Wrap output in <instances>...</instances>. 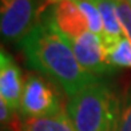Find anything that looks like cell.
Listing matches in <instances>:
<instances>
[{
    "instance_id": "cell-15",
    "label": "cell",
    "mask_w": 131,
    "mask_h": 131,
    "mask_svg": "<svg viewBox=\"0 0 131 131\" xmlns=\"http://www.w3.org/2000/svg\"><path fill=\"white\" fill-rule=\"evenodd\" d=\"M15 63V60L12 59V56L9 55V53H7L4 50L0 48V71H2L3 68L8 67L9 64Z\"/></svg>"
},
{
    "instance_id": "cell-10",
    "label": "cell",
    "mask_w": 131,
    "mask_h": 131,
    "mask_svg": "<svg viewBox=\"0 0 131 131\" xmlns=\"http://www.w3.org/2000/svg\"><path fill=\"white\" fill-rule=\"evenodd\" d=\"M103 48L106 62L112 68H131V41L126 36L103 43Z\"/></svg>"
},
{
    "instance_id": "cell-17",
    "label": "cell",
    "mask_w": 131,
    "mask_h": 131,
    "mask_svg": "<svg viewBox=\"0 0 131 131\" xmlns=\"http://www.w3.org/2000/svg\"><path fill=\"white\" fill-rule=\"evenodd\" d=\"M127 2H128V4H130V5H131V0H127Z\"/></svg>"
},
{
    "instance_id": "cell-18",
    "label": "cell",
    "mask_w": 131,
    "mask_h": 131,
    "mask_svg": "<svg viewBox=\"0 0 131 131\" xmlns=\"http://www.w3.org/2000/svg\"><path fill=\"white\" fill-rule=\"evenodd\" d=\"M2 128H3V127H0V131H3V130H2Z\"/></svg>"
},
{
    "instance_id": "cell-8",
    "label": "cell",
    "mask_w": 131,
    "mask_h": 131,
    "mask_svg": "<svg viewBox=\"0 0 131 131\" xmlns=\"http://www.w3.org/2000/svg\"><path fill=\"white\" fill-rule=\"evenodd\" d=\"M94 2L99 9L103 23L102 41L103 43H110V41L123 38L124 32L121 21H119L115 0H94Z\"/></svg>"
},
{
    "instance_id": "cell-11",
    "label": "cell",
    "mask_w": 131,
    "mask_h": 131,
    "mask_svg": "<svg viewBox=\"0 0 131 131\" xmlns=\"http://www.w3.org/2000/svg\"><path fill=\"white\" fill-rule=\"evenodd\" d=\"M72 2L78 5L80 12L86 17L88 29L91 32L99 35V36H102L103 35V23H102L99 9L94 0H72Z\"/></svg>"
},
{
    "instance_id": "cell-2",
    "label": "cell",
    "mask_w": 131,
    "mask_h": 131,
    "mask_svg": "<svg viewBox=\"0 0 131 131\" xmlns=\"http://www.w3.org/2000/svg\"><path fill=\"white\" fill-rule=\"evenodd\" d=\"M121 98L104 78L86 86L66 104L76 131H116Z\"/></svg>"
},
{
    "instance_id": "cell-7",
    "label": "cell",
    "mask_w": 131,
    "mask_h": 131,
    "mask_svg": "<svg viewBox=\"0 0 131 131\" xmlns=\"http://www.w3.org/2000/svg\"><path fill=\"white\" fill-rule=\"evenodd\" d=\"M23 74L16 63L0 71V95L15 112H19L20 99L23 94Z\"/></svg>"
},
{
    "instance_id": "cell-12",
    "label": "cell",
    "mask_w": 131,
    "mask_h": 131,
    "mask_svg": "<svg viewBox=\"0 0 131 131\" xmlns=\"http://www.w3.org/2000/svg\"><path fill=\"white\" fill-rule=\"evenodd\" d=\"M116 131H131V86L121 98V112Z\"/></svg>"
},
{
    "instance_id": "cell-14",
    "label": "cell",
    "mask_w": 131,
    "mask_h": 131,
    "mask_svg": "<svg viewBox=\"0 0 131 131\" xmlns=\"http://www.w3.org/2000/svg\"><path fill=\"white\" fill-rule=\"evenodd\" d=\"M17 119L15 116V111L7 104V102L0 95V127H12L15 128L17 124Z\"/></svg>"
},
{
    "instance_id": "cell-13",
    "label": "cell",
    "mask_w": 131,
    "mask_h": 131,
    "mask_svg": "<svg viewBox=\"0 0 131 131\" xmlns=\"http://www.w3.org/2000/svg\"><path fill=\"white\" fill-rule=\"evenodd\" d=\"M115 3L124 36L131 41V5L128 4L127 0H115Z\"/></svg>"
},
{
    "instance_id": "cell-16",
    "label": "cell",
    "mask_w": 131,
    "mask_h": 131,
    "mask_svg": "<svg viewBox=\"0 0 131 131\" xmlns=\"http://www.w3.org/2000/svg\"><path fill=\"white\" fill-rule=\"evenodd\" d=\"M60 2H64V0H47V4H48V5H53V4L60 3Z\"/></svg>"
},
{
    "instance_id": "cell-1",
    "label": "cell",
    "mask_w": 131,
    "mask_h": 131,
    "mask_svg": "<svg viewBox=\"0 0 131 131\" xmlns=\"http://www.w3.org/2000/svg\"><path fill=\"white\" fill-rule=\"evenodd\" d=\"M17 48L24 56L27 67L60 87L70 98L100 79L79 64L46 11L38 24L17 43Z\"/></svg>"
},
{
    "instance_id": "cell-9",
    "label": "cell",
    "mask_w": 131,
    "mask_h": 131,
    "mask_svg": "<svg viewBox=\"0 0 131 131\" xmlns=\"http://www.w3.org/2000/svg\"><path fill=\"white\" fill-rule=\"evenodd\" d=\"M15 131H76L66 112L48 118L20 119Z\"/></svg>"
},
{
    "instance_id": "cell-3",
    "label": "cell",
    "mask_w": 131,
    "mask_h": 131,
    "mask_svg": "<svg viewBox=\"0 0 131 131\" xmlns=\"http://www.w3.org/2000/svg\"><path fill=\"white\" fill-rule=\"evenodd\" d=\"M47 7V0H0L2 40L17 44L39 23Z\"/></svg>"
},
{
    "instance_id": "cell-5",
    "label": "cell",
    "mask_w": 131,
    "mask_h": 131,
    "mask_svg": "<svg viewBox=\"0 0 131 131\" xmlns=\"http://www.w3.org/2000/svg\"><path fill=\"white\" fill-rule=\"evenodd\" d=\"M64 41L70 46L76 60L87 72L98 76V78H102V76L114 74L116 71L110 64H107L104 59L102 36L91 31H87L79 38L67 40L64 39Z\"/></svg>"
},
{
    "instance_id": "cell-4",
    "label": "cell",
    "mask_w": 131,
    "mask_h": 131,
    "mask_svg": "<svg viewBox=\"0 0 131 131\" xmlns=\"http://www.w3.org/2000/svg\"><path fill=\"white\" fill-rule=\"evenodd\" d=\"M63 112L62 96L55 84L38 72H28L20 99V118H48Z\"/></svg>"
},
{
    "instance_id": "cell-6",
    "label": "cell",
    "mask_w": 131,
    "mask_h": 131,
    "mask_svg": "<svg viewBox=\"0 0 131 131\" xmlns=\"http://www.w3.org/2000/svg\"><path fill=\"white\" fill-rule=\"evenodd\" d=\"M51 23L58 34L63 39H76L88 31V24L72 0H64L53 5H48L46 9Z\"/></svg>"
}]
</instances>
